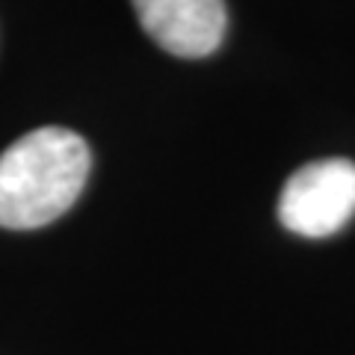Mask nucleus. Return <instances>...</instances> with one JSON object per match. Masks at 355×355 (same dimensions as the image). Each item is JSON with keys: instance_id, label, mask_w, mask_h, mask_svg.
<instances>
[{"instance_id": "f257e3e1", "label": "nucleus", "mask_w": 355, "mask_h": 355, "mask_svg": "<svg viewBox=\"0 0 355 355\" xmlns=\"http://www.w3.org/2000/svg\"><path fill=\"white\" fill-rule=\"evenodd\" d=\"M92 154L69 128H36L0 154V228L51 225L83 193Z\"/></svg>"}, {"instance_id": "f03ea898", "label": "nucleus", "mask_w": 355, "mask_h": 355, "mask_svg": "<svg viewBox=\"0 0 355 355\" xmlns=\"http://www.w3.org/2000/svg\"><path fill=\"white\" fill-rule=\"evenodd\" d=\"M355 216V163L326 157L305 163L287 178L279 219L299 237H329Z\"/></svg>"}, {"instance_id": "7ed1b4c3", "label": "nucleus", "mask_w": 355, "mask_h": 355, "mask_svg": "<svg viewBox=\"0 0 355 355\" xmlns=\"http://www.w3.org/2000/svg\"><path fill=\"white\" fill-rule=\"evenodd\" d=\"M130 3L137 9L142 30L172 57H207L225 39V0H130Z\"/></svg>"}]
</instances>
